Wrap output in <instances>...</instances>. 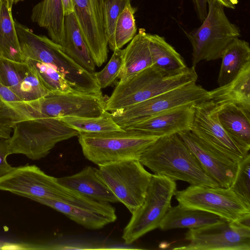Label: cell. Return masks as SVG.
Masks as SVG:
<instances>
[{
    "instance_id": "1",
    "label": "cell",
    "mask_w": 250,
    "mask_h": 250,
    "mask_svg": "<svg viewBox=\"0 0 250 250\" xmlns=\"http://www.w3.org/2000/svg\"><path fill=\"white\" fill-rule=\"evenodd\" d=\"M140 162L154 174L190 185L219 186L204 171L177 134L158 139L141 155Z\"/></svg>"
},
{
    "instance_id": "2",
    "label": "cell",
    "mask_w": 250,
    "mask_h": 250,
    "mask_svg": "<svg viewBox=\"0 0 250 250\" xmlns=\"http://www.w3.org/2000/svg\"><path fill=\"white\" fill-rule=\"evenodd\" d=\"M195 68L167 73L152 65L123 83H118L106 100L105 110L113 112L141 103L179 87L196 83Z\"/></svg>"
},
{
    "instance_id": "3",
    "label": "cell",
    "mask_w": 250,
    "mask_h": 250,
    "mask_svg": "<svg viewBox=\"0 0 250 250\" xmlns=\"http://www.w3.org/2000/svg\"><path fill=\"white\" fill-rule=\"evenodd\" d=\"M79 143L84 157L96 165L140 159L159 138L139 131L124 129L100 133L80 132Z\"/></svg>"
},
{
    "instance_id": "4",
    "label": "cell",
    "mask_w": 250,
    "mask_h": 250,
    "mask_svg": "<svg viewBox=\"0 0 250 250\" xmlns=\"http://www.w3.org/2000/svg\"><path fill=\"white\" fill-rule=\"evenodd\" d=\"M8 139L10 155L21 154L33 160L45 157L58 143L79 132L56 118H36L12 125Z\"/></svg>"
},
{
    "instance_id": "5",
    "label": "cell",
    "mask_w": 250,
    "mask_h": 250,
    "mask_svg": "<svg viewBox=\"0 0 250 250\" xmlns=\"http://www.w3.org/2000/svg\"><path fill=\"white\" fill-rule=\"evenodd\" d=\"M208 12L198 28L186 35L192 46V67L195 68L203 60L220 59L226 48L240 37L238 26L232 23L224 7L216 0H207Z\"/></svg>"
},
{
    "instance_id": "6",
    "label": "cell",
    "mask_w": 250,
    "mask_h": 250,
    "mask_svg": "<svg viewBox=\"0 0 250 250\" xmlns=\"http://www.w3.org/2000/svg\"><path fill=\"white\" fill-rule=\"evenodd\" d=\"M105 102L102 92H50L36 100L22 101L21 107L25 120L64 117H96L105 110Z\"/></svg>"
},
{
    "instance_id": "7",
    "label": "cell",
    "mask_w": 250,
    "mask_h": 250,
    "mask_svg": "<svg viewBox=\"0 0 250 250\" xmlns=\"http://www.w3.org/2000/svg\"><path fill=\"white\" fill-rule=\"evenodd\" d=\"M175 181L164 176L152 174L143 204L133 213L124 229L122 238L130 244L147 232L159 228L170 208L177 191Z\"/></svg>"
},
{
    "instance_id": "8",
    "label": "cell",
    "mask_w": 250,
    "mask_h": 250,
    "mask_svg": "<svg viewBox=\"0 0 250 250\" xmlns=\"http://www.w3.org/2000/svg\"><path fill=\"white\" fill-rule=\"evenodd\" d=\"M176 199L185 208L207 211L230 221L250 219V206L229 187L190 185L176 192Z\"/></svg>"
},
{
    "instance_id": "9",
    "label": "cell",
    "mask_w": 250,
    "mask_h": 250,
    "mask_svg": "<svg viewBox=\"0 0 250 250\" xmlns=\"http://www.w3.org/2000/svg\"><path fill=\"white\" fill-rule=\"evenodd\" d=\"M102 177L116 196L133 213L144 203L152 174L139 159H130L99 166Z\"/></svg>"
},
{
    "instance_id": "10",
    "label": "cell",
    "mask_w": 250,
    "mask_h": 250,
    "mask_svg": "<svg viewBox=\"0 0 250 250\" xmlns=\"http://www.w3.org/2000/svg\"><path fill=\"white\" fill-rule=\"evenodd\" d=\"M208 93L196 83H191L111 113L115 122L124 128L167 110L206 100Z\"/></svg>"
},
{
    "instance_id": "11",
    "label": "cell",
    "mask_w": 250,
    "mask_h": 250,
    "mask_svg": "<svg viewBox=\"0 0 250 250\" xmlns=\"http://www.w3.org/2000/svg\"><path fill=\"white\" fill-rule=\"evenodd\" d=\"M0 190L29 198L32 197L65 201L79 193L60 185L57 178L45 173L35 165L14 167L0 177Z\"/></svg>"
},
{
    "instance_id": "12",
    "label": "cell",
    "mask_w": 250,
    "mask_h": 250,
    "mask_svg": "<svg viewBox=\"0 0 250 250\" xmlns=\"http://www.w3.org/2000/svg\"><path fill=\"white\" fill-rule=\"evenodd\" d=\"M186 245L174 250H250V226L224 220L186 233Z\"/></svg>"
},
{
    "instance_id": "13",
    "label": "cell",
    "mask_w": 250,
    "mask_h": 250,
    "mask_svg": "<svg viewBox=\"0 0 250 250\" xmlns=\"http://www.w3.org/2000/svg\"><path fill=\"white\" fill-rule=\"evenodd\" d=\"M194 114L190 131L209 146L239 163L249 153L238 146L221 125L216 105L204 100L193 105Z\"/></svg>"
},
{
    "instance_id": "14",
    "label": "cell",
    "mask_w": 250,
    "mask_h": 250,
    "mask_svg": "<svg viewBox=\"0 0 250 250\" xmlns=\"http://www.w3.org/2000/svg\"><path fill=\"white\" fill-rule=\"evenodd\" d=\"M107 0H73V13L83 37L98 67L108 57L105 22Z\"/></svg>"
},
{
    "instance_id": "15",
    "label": "cell",
    "mask_w": 250,
    "mask_h": 250,
    "mask_svg": "<svg viewBox=\"0 0 250 250\" xmlns=\"http://www.w3.org/2000/svg\"><path fill=\"white\" fill-rule=\"evenodd\" d=\"M29 199L64 214L86 229H98L117 219L115 208L109 203L79 194L65 201L32 197Z\"/></svg>"
},
{
    "instance_id": "16",
    "label": "cell",
    "mask_w": 250,
    "mask_h": 250,
    "mask_svg": "<svg viewBox=\"0 0 250 250\" xmlns=\"http://www.w3.org/2000/svg\"><path fill=\"white\" fill-rule=\"evenodd\" d=\"M194 155L205 172L220 187L229 188L238 164L204 143L190 130L177 134Z\"/></svg>"
},
{
    "instance_id": "17",
    "label": "cell",
    "mask_w": 250,
    "mask_h": 250,
    "mask_svg": "<svg viewBox=\"0 0 250 250\" xmlns=\"http://www.w3.org/2000/svg\"><path fill=\"white\" fill-rule=\"evenodd\" d=\"M193 104L182 105L167 110L122 128L139 131L159 138L190 130L194 114Z\"/></svg>"
},
{
    "instance_id": "18",
    "label": "cell",
    "mask_w": 250,
    "mask_h": 250,
    "mask_svg": "<svg viewBox=\"0 0 250 250\" xmlns=\"http://www.w3.org/2000/svg\"><path fill=\"white\" fill-rule=\"evenodd\" d=\"M64 187L92 199L103 202H119L105 183L99 168L86 166L79 172L57 178Z\"/></svg>"
},
{
    "instance_id": "19",
    "label": "cell",
    "mask_w": 250,
    "mask_h": 250,
    "mask_svg": "<svg viewBox=\"0 0 250 250\" xmlns=\"http://www.w3.org/2000/svg\"><path fill=\"white\" fill-rule=\"evenodd\" d=\"M218 120L226 132L242 148L250 149V110L229 104L216 106Z\"/></svg>"
},
{
    "instance_id": "20",
    "label": "cell",
    "mask_w": 250,
    "mask_h": 250,
    "mask_svg": "<svg viewBox=\"0 0 250 250\" xmlns=\"http://www.w3.org/2000/svg\"><path fill=\"white\" fill-rule=\"evenodd\" d=\"M207 100L216 106L232 104L250 110V62L232 81L208 91Z\"/></svg>"
},
{
    "instance_id": "21",
    "label": "cell",
    "mask_w": 250,
    "mask_h": 250,
    "mask_svg": "<svg viewBox=\"0 0 250 250\" xmlns=\"http://www.w3.org/2000/svg\"><path fill=\"white\" fill-rule=\"evenodd\" d=\"M152 65L147 33L139 29L127 47L124 49L123 65L118 83H123Z\"/></svg>"
},
{
    "instance_id": "22",
    "label": "cell",
    "mask_w": 250,
    "mask_h": 250,
    "mask_svg": "<svg viewBox=\"0 0 250 250\" xmlns=\"http://www.w3.org/2000/svg\"><path fill=\"white\" fill-rule=\"evenodd\" d=\"M63 52L90 73L95 64L77 24L74 13L65 16L64 37L60 45Z\"/></svg>"
},
{
    "instance_id": "23",
    "label": "cell",
    "mask_w": 250,
    "mask_h": 250,
    "mask_svg": "<svg viewBox=\"0 0 250 250\" xmlns=\"http://www.w3.org/2000/svg\"><path fill=\"white\" fill-rule=\"evenodd\" d=\"M64 17L62 0H42L31 13L32 21L46 29L51 40L59 45L64 37Z\"/></svg>"
},
{
    "instance_id": "24",
    "label": "cell",
    "mask_w": 250,
    "mask_h": 250,
    "mask_svg": "<svg viewBox=\"0 0 250 250\" xmlns=\"http://www.w3.org/2000/svg\"><path fill=\"white\" fill-rule=\"evenodd\" d=\"M214 214L200 209L185 208L179 205L171 207L161 221L159 228L162 230L175 229H196L222 221Z\"/></svg>"
},
{
    "instance_id": "25",
    "label": "cell",
    "mask_w": 250,
    "mask_h": 250,
    "mask_svg": "<svg viewBox=\"0 0 250 250\" xmlns=\"http://www.w3.org/2000/svg\"><path fill=\"white\" fill-rule=\"evenodd\" d=\"M217 82L219 86L235 79L243 68L250 62L249 43L239 38L234 40L224 50Z\"/></svg>"
},
{
    "instance_id": "26",
    "label": "cell",
    "mask_w": 250,
    "mask_h": 250,
    "mask_svg": "<svg viewBox=\"0 0 250 250\" xmlns=\"http://www.w3.org/2000/svg\"><path fill=\"white\" fill-rule=\"evenodd\" d=\"M11 0H0V57L24 62L12 14Z\"/></svg>"
},
{
    "instance_id": "27",
    "label": "cell",
    "mask_w": 250,
    "mask_h": 250,
    "mask_svg": "<svg viewBox=\"0 0 250 250\" xmlns=\"http://www.w3.org/2000/svg\"><path fill=\"white\" fill-rule=\"evenodd\" d=\"M147 37L153 66L167 73H177L188 67L181 55L164 37L148 33Z\"/></svg>"
},
{
    "instance_id": "28",
    "label": "cell",
    "mask_w": 250,
    "mask_h": 250,
    "mask_svg": "<svg viewBox=\"0 0 250 250\" xmlns=\"http://www.w3.org/2000/svg\"><path fill=\"white\" fill-rule=\"evenodd\" d=\"M59 119L79 133H100L123 130L115 122L111 113L106 110L96 117H64Z\"/></svg>"
},
{
    "instance_id": "29",
    "label": "cell",
    "mask_w": 250,
    "mask_h": 250,
    "mask_svg": "<svg viewBox=\"0 0 250 250\" xmlns=\"http://www.w3.org/2000/svg\"><path fill=\"white\" fill-rule=\"evenodd\" d=\"M25 62L36 73L42 85L50 92H77L72 89L64 77L50 65L30 59H26Z\"/></svg>"
},
{
    "instance_id": "30",
    "label": "cell",
    "mask_w": 250,
    "mask_h": 250,
    "mask_svg": "<svg viewBox=\"0 0 250 250\" xmlns=\"http://www.w3.org/2000/svg\"><path fill=\"white\" fill-rule=\"evenodd\" d=\"M135 12L136 8L129 4L120 14L116 22L113 42L109 47L112 51L121 49L136 35Z\"/></svg>"
},
{
    "instance_id": "31",
    "label": "cell",
    "mask_w": 250,
    "mask_h": 250,
    "mask_svg": "<svg viewBox=\"0 0 250 250\" xmlns=\"http://www.w3.org/2000/svg\"><path fill=\"white\" fill-rule=\"evenodd\" d=\"M30 67L25 62L0 57V83L12 90L26 76Z\"/></svg>"
},
{
    "instance_id": "32",
    "label": "cell",
    "mask_w": 250,
    "mask_h": 250,
    "mask_svg": "<svg viewBox=\"0 0 250 250\" xmlns=\"http://www.w3.org/2000/svg\"><path fill=\"white\" fill-rule=\"evenodd\" d=\"M12 90L22 101L36 100L50 93L30 68L26 76Z\"/></svg>"
},
{
    "instance_id": "33",
    "label": "cell",
    "mask_w": 250,
    "mask_h": 250,
    "mask_svg": "<svg viewBox=\"0 0 250 250\" xmlns=\"http://www.w3.org/2000/svg\"><path fill=\"white\" fill-rule=\"evenodd\" d=\"M124 49H117L107 64L100 71L94 72L96 82L102 89L111 85L119 78L123 62Z\"/></svg>"
},
{
    "instance_id": "34",
    "label": "cell",
    "mask_w": 250,
    "mask_h": 250,
    "mask_svg": "<svg viewBox=\"0 0 250 250\" xmlns=\"http://www.w3.org/2000/svg\"><path fill=\"white\" fill-rule=\"evenodd\" d=\"M250 154L238 164L234 179L230 188L245 202L250 206Z\"/></svg>"
},
{
    "instance_id": "35",
    "label": "cell",
    "mask_w": 250,
    "mask_h": 250,
    "mask_svg": "<svg viewBox=\"0 0 250 250\" xmlns=\"http://www.w3.org/2000/svg\"><path fill=\"white\" fill-rule=\"evenodd\" d=\"M129 4H131V0H107L106 1L105 22L109 47L113 42L117 19L125 8Z\"/></svg>"
},
{
    "instance_id": "36",
    "label": "cell",
    "mask_w": 250,
    "mask_h": 250,
    "mask_svg": "<svg viewBox=\"0 0 250 250\" xmlns=\"http://www.w3.org/2000/svg\"><path fill=\"white\" fill-rule=\"evenodd\" d=\"M8 139L0 138V177L9 172L14 167L6 160L10 155Z\"/></svg>"
},
{
    "instance_id": "37",
    "label": "cell",
    "mask_w": 250,
    "mask_h": 250,
    "mask_svg": "<svg viewBox=\"0 0 250 250\" xmlns=\"http://www.w3.org/2000/svg\"><path fill=\"white\" fill-rule=\"evenodd\" d=\"M0 100L8 103L22 101L11 89L0 83Z\"/></svg>"
},
{
    "instance_id": "38",
    "label": "cell",
    "mask_w": 250,
    "mask_h": 250,
    "mask_svg": "<svg viewBox=\"0 0 250 250\" xmlns=\"http://www.w3.org/2000/svg\"><path fill=\"white\" fill-rule=\"evenodd\" d=\"M192 1L199 19L203 21L208 12L207 0H192Z\"/></svg>"
},
{
    "instance_id": "39",
    "label": "cell",
    "mask_w": 250,
    "mask_h": 250,
    "mask_svg": "<svg viewBox=\"0 0 250 250\" xmlns=\"http://www.w3.org/2000/svg\"><path fill=\"white\" fill-rule=\"evenodd\" d=\"M12 128L9 125L0 124V138L8 139L10 138Z\"/></svg>"
},
{
    "instance_id": "40",
    "label": "cell",
    "mask_w": 250,
    "mask_h": 250,
    "mask_svg": "<svg viewBox=\"0 0 250 250\" xmlns=\"http://www.w3.org/2000/svg\"><path fill=\"white\" fill-rule=\"evenodd\" d=\"M64 15L66 16L73 12V0H62Z\"/></svg>"
},
{
    "instance_id": "41",
    "label": "cell",
    "mask_w": 250,
    "mask_h": 250,
    "mask_svg": "<svg viewBox=\"0 0 250 250\" xmlns=\"http://www.w3.org/2000/svg\"><path fill=\"white\" fill-rule=\"evenodd\" d=\"M224 7L230 9H235L236 5L239 2V0H216Z\"/></svg>"
},
{
    "instance_id": "42",
    "label": "cell",
    "mask_w": 250,
    "mask_h": 250,
    "mask_svg": "<svg viewBox=\"0 0 250 250\" xmlns=\"http://www.w3.org/2000/svg\"><path fill=\"white\" fill-rule=\"evenodd\" d=\"M1 249H22V248L20 247V245H15V244H7V245L3 246L1 248Z\"/></svg>"
},
{
    "instance_id": "43",
    "label": "cell",
    "mask_w": 250,
    "mask_h": 250,
    "mask_svg": "<svg viewBox=\"0 0 250 250\" xmlns=\"http://www.w3.org/2000/svg\"><path fill=\"white\" fill-rule=\"evenodd\" d=\"M23 0H11V1L13 4H16L19 1H22Z\"/></svg>"
}]
</instances>
